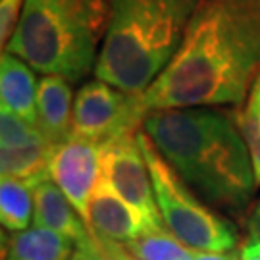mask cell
<instances>
[{"label": "cell", "mask_w": 260, "mask_h": 260, "mask_svg": "<svg viewBox=\"0 0 260 260\" xmlns=\"http://www.w3.org/2000/svg\"><path fill=\"white\" fill-rule=\"evenodd\" d=\"M74 245L64 235L35 225L10 237L4 260H72Z\"/></svg>", "instance_id": "cell-14"}, {"label": "cell", "mask_w": 260, "mask_h": 260, "mask_svg": "<svg viewBox=\"0 0 260 260\" xmlns=\"http://www.w3.org/2000/svg\"><path fill=\"white\" fill-rule=\"evenodd\" d=\"M103 176L133 208H137L143 214L150 230L166 228L162 214L158 210L154 187L147 160L137 139V131L125 133L104 143Z\"/></svg>", "instance_id": "cell-7"}, {"label": "cell", "mask_w": 260, "mask_h": 260, "mask_svg": "<svg viewBox=\"0 0 260 260\" xmlns=\"http://www.w3.org/2000/svg\"><path fill=\"white\" fill-rule=\"evenodd\" d=\"M54 150L56 147L43 135V131L25 143L0 147L2 177H16L27 185L37 187L50 179V162Z\"/></svg>", "instance_id": "cell-13"}, {"label": "cell", "mask_w": 260, "mask_h": 260, "mask_svg": "<svg viewBox=\"0 0 260 260\" xmlns=\"http://www.w3.org/2000/svg\"><path fill=\"white\" fill-rule=\"evenodd\" d=\"M121 249H123V245H121ZM123 258H125V260H135V258H133V256L129 254V252L125 251V249H123Z\"/></svg>", "instance_id": "cell-22"}, {"label": "cell", "mask_w": 260, "mask_h": 260, "mask_svg": "<svg viewBox=\"0 0 260 260\" xmlns=\"http://www.w3.org/2000/svg\"><path fill=\"white\" fill-rule=\"evenodd\" d=\"M237 121H239L243 139L251 152L254 176H256V183L260 187V74L247 94V101H245L243 112L239 114Z\"/></svg>", "instance_id": "cell-17"}, {"label": "cell", "mask_w": 260, "mask_h": 260, "mask_svg": "<svg viewBox=\"0 0 260 260\" xmlns=\"http://www.w3.org/2000/svg\"><path fill=\"white\" fill-rule=\"evenodd\" d=\"M141 96L94 79L85 83L74 101V135L108 143L143 125Z\"/></svg>", "instance_id": "cell-6"}, {"label": "cell", "mask_w": 260, "mask_h": 260, "mask_svg": "<svg viewBox=\"0 0 260 260\" xmlns=\"http://www.w3.org/2000/svg\"><path fill=\"white\" fill-rule=\"evenodd\" d=\"M108 23L110 0H25L4 50L75 83L94 72Z\"/></svg>", "instance_id": "cell-4"}, {"label": "cell", "mask_w": 260, "mask_h": 260, "mask_svg": "<svg viewBox=\"0 0 260 260\" xmlns=\"http://www.w3.org/2000/svg\"><path fill=\"white\" fill-rule=\"evenodd\" d=\"M74 91L62 75H43L37 89L39 129L54 147L74 135Z\"/></svg>", "instance_id": "cell-10"}, {"label": "cell", "mask_w": 260, "mask_h": 260, "mask_svg": "<svg viewBox=\"0 0 260 260\" xmlns=\"http://www.w3.org/2000/svg\"><path fill=\"white\" fill-rule=\"evenodd\" d=\"M137 139L149 166L158 210L168 232L195 251H232L237 243L232 225L193 195L145 131H137Z\"/></svg>", "instance_id": "cell-5"}, {"label": "cell", "mask_w": 260, "mask_h": 260, "mask_svg": "<svg viewBox=\"0 0 260 260\" xmlns=\"http://www.w3.org/2000/svg\"><path fill=\"white\" fill-rule=\"evenodd\" d=\"M87 225L96 239L120 243V245L133 241L147 232H156V230H150L143 214L137 208H133L108 183V179L104 176L96 183L91 197Z\"/></svg>", "instance_id": "cell-9"}, {"label": "cell", "mask_w": 260, "mask_h": 260, "mask_svg": "<svg viewBox=\"0 0 260 260\" xmlns=\"http://www.w3.org/2000/svg\"><path fill=\"white\" fill-rule=\"evenodd\" d=\"M199 0H110V23L94 77L141 94L170 64Z\"/></svg>", "instance_id": "cell-3"}, {"label": "cell", "mask_w": 260, "mask_h": 260, "mask_svg": "<svg viewBox=\"0 0 260 260\" xmlns=\"http://www.w3.org/2000/svg\"><path fill=\"white\" fill-rule=\"evenodd\" d=\"M37 79L33 68L21 58L4 52L0 60V94L2 108L21 116L31 123H39Z\"/></svg>", "instance_id": "cell-12"}, {"label": "cell", "mask_w": 260, "mask_h": 260, "mask_svg": "<svg viewBox=\"0 0 260 260\" xmlns=\"http://www.w3.org/2000/svg\"><path fill=\"white\" fill-rule=\"evenodd\" d=\"M35 216L33 187L16 177H2L0 183V220L10 232H25Z\"/></svg>", "instance_id": "cell-15"}, {"label": "cell", "mask_w": 260, "mask_h": 260, "mask_svg": "<svg viewBox=\"0 0 260 260\" xmlns=\"http://www.w3.org/2000/svg\"><path fill=\"white\" fill-rule=\"evenodd\" d=\"M72 260H125L120 243L103 241L93 237L91 241L77 245Z\"/></svg>", "instance_id": "cell-18"}, {"label": "cell", "mask_w": 260, "mask_h": 260, "mask_svg": "<svg viewBox=\"0 0 260 260\" xmlns=\"http://www.w3.org/2000/svg\"><path fill=\"white\" fill-rule=\"evenodd\" d=\"M123 249L135 260H193V251L177 237L164 230L147 232L133 241L123 243Z\"/></svg>", "instance_id": "cell-16"}, {"label": "cell", "mask_w": 260, "mask_h": 260, "mask_svg": "<svg viewBox=\"0 0 260 260\" xmlns=\"http://www.w3.org/2000/svg\"><path fill=\"white\" fill-rule=\"evenodd\" d=\"M193 260H241V254H237V252L233 251H193Z\"/></svg>", "instance_id": "cell-20"}, {"label": "cell", "mask_w": 260, "mask_h": 260, "mask_svg": "<svg viewBox=\"0 0 260 260\" xmlns=\"http://www.w3.org/2000/svg\"><path fill=\"white\" fill-rule=\"evenodd\" d=\"M260 74V0H199L166 70L141 94L150 112L241 106Z\"/></svg>", "instance_id": "cell-1"}, {"label": "cell", "mask_w": 260, "mask_h": 260, "mask_svg": "<svg viewBox=\"0 0 260 260\" xmlns=\"http://www.w3.org/2000/svg\"><path fill=\"white\" fill-rule=\"evenodd\" d=\"M143 131L185 185L203 203L243 214L258 189L239 121L214 108L150 112Z\"/></svg>", "instance_id": "cell-2"}, {"label": "cell", "mask_w": 260, "mask_h": 260, "mask_svg": "<svg viewBox=\"0 0 260 260\" xmlns=\"http://www.w3.org/2000/svg\"><path fill=\"white\" fill-rule=\"evenodd\" d=\"M103 177V145L72 135L56 147L50 162V181L62 189L79 216L87 222L89 203Z\"/></svg>", "instance_id": "cell-8"}, {"label": "cell", "mask_w": 260, "mask_h": 260, "mask_svg": "<svg viewBox=\"0 0 260 260\" xmlns=\"http://www.w3.org/2000/svg\"><path fill=\"white\" fill-rule=\"evenodd\" d=\"M239 254H241V260H260V245L245 243Z\"/></svg>", "instance_id": "cell-21"}, {"label": "cell", "mask_w": 260, "mask_h": 260, "mask_svg": "<svg viewBox=\"0 0 260 260\" xmlns=\"http://www.w3.org/2000/svg\"><path fill=\"white\" fill-rule=\"evenodd\" d=\"M247 232H249V241L252 245H260V201L256 203L254 210H252L249 223H247Z\"/></svg>", "instance_id": "cell-19"}, {"label": "cell", "mask_w": 260, "mask_h": 260, "mask_svg": "<svg viewBox=\"0 0 260 260\" xmlns=\"http://www.w3.org/2000/svg\"><path fill=\"white\" fill-rule=\"evenodd\" d=\"M33 199H35V225L47 228L52 232L68 237L70 241L77 245L91 241L94 235L79 212L70 203V199L62 193V189L54 181H43L33 187Z\"/></svg>", "instance_id": "cell-11"}]
</instances>
